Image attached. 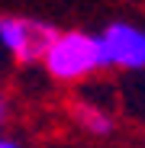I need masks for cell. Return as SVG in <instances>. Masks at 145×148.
I'll list each match as a JSON object with an SVG mask.
<instances>
[{"label": "cell", "mask_w": 145, "mask_h": 148, "mask_svg": "<svg viewBox=\"0 0 145 148\" xmlns=\"http://www.w3.org/2000/svg\"><path fill=\"white\" fill-rule=\"evenodd\" d=\"M55 32L58 29L45 19L3 13L0 16V52L16 64H39Z\"/></svg>", "instance_id": "obj_2"}, {"label": "cell", "mask_w": 145, "mask_h": 148, "mask_svg": "<svg viewBox=\"0 0 145 148\" xmlns=\"http://www.w3.org/2000/svg\"><path fill=\"white\" fill-rule=\"evenodd\" d=\"M39 64L45 71V77L55 84H81V81H90L97 71H103L97 36L84 29L55 32Z\"/></svg>", "instance_id": "obj_1"}, {"label": "cell", "mask_w": 145, "mask_h": 148, "mask_svg": "<svg viewBox=\"0 0 145 148\" xmlns=\"http://www.w3.org/2000/svg\"><path fill=\"white\" fill-rule=\"evenodd\" d=\"M10 116H13V100H10V93H7V87H0V132L7 129V122H10Z\"/></svg>", "instance_id": "obj_5"}, {"label": "cell", "mask_w": 145, "mask_h": 148, "mask_svg": "<svg viewBox=\"0 0 145 148\" xmlns=\"http://www.w3.org/2000/svg\"><path fill=\"white\" fill-rule=\"evenodd\" d=\"M71 122L90 138H113L116 135V116L113 110L93 103V100H74L71 103Z\"/></svg>", "instance_id": "obj_4"}, {"label": "cell", "mask_w": 145, "mask_h": 148, "mask_svg": "<svg viewBox=\"0 0 145 148\" xmlns=\"http://www.w3.org/2000/svg\"><path fill=\"white\" fill-rule=\"evenodd\" d=\"M103 71H145V29L129 19H113L97 32Z\"/></svg>", "instance_id": "obj_3"}, {"label": "cell", "mask_w": 145, "mask_h": 148, "mask_svg": "<svg viewBox=\"0 0 145 148\" xmlns=\"http://www.w3.org/2000/svg\"><path fill=\"white\" fill-rule=\"evenodd\" d=\"M0 148H29V145L19 142V138H13V135H3V132H0Z\"/></svg>", "instance_id": "obj_6"}]
</instances>
